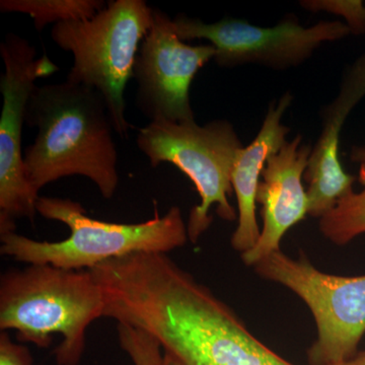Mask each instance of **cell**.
Segmentation results:
<instances>
[{"mask_svg":"<svg viewBox=\"0 0 365 365\" xmlns=\"http://www.w3.org/2000/svg\"><path fill=\"white\" fill-rule=\"evenodd\" d=\"M174 26L182 41L207 40L215 48L213 60L222 68L255 64L273 71H287L311 58L325 43L351 35L343 21H322L304 26L292 14L273 26H255L234 18L207 24L179 14Z\"/></svg>","mask_w":365,"mask_h":365,"instance_id":"cell-9","label":"cell"},{"mask_svg":"<svg viewBox=\"0 0 365 365\" xmlns=\"http://www.w3.org/2000/svg\"><path fill=\"white\" fill-rule=\"evenodd\" d=\"M26 124L37 129L25 150L26 177L34 191L66 177L95 182L101 195L113 198L119 185L114 127L97 91L66 81L36 86Z\"/></svg>","mask_w":365,"mask_h":365,"instance_id":"cell-2","label":"cell"},{"mask_svg":"<svg viewBox=\"0 0 365 365\" xmlns=\"http://www.w3.org/2000/svg\"><path fill=\"white\" fill-rule=\"evenodd\" d=\"M105 297L90 270L29 264L0 277V330L16 331L20 342L55 348L57 365H78L86 350V331L104 318Z\"/></svg>","mask_w":365,"mask_h":365,"instance_id":"cell-3","label":"cell"},{"mask_svg":"<svg viewBox=\"0 0 365 365\" xmlns=\"http://www.w3.org/2000/svg\"><path fill=\"white\" fill-rule=\"evenodd\" d=\"M0 365H33V357L26 346L14 343L7 332L0 333Z\"/></svg>","mask_w":365,"mask_h":365,"instance_id":"cell-18","label":"cell"},{"mask_svg":"<svg viewBox=\"0 0 365 365\" xmlns=\"http://www.w3.org/2000/svg\"><path fill=\"white\" fill-rule=\"evenodd\" d=\"M165 357H167L168 365H184L181 364L179 360L175 359V357L170 356L169 354H165Z\"/></svg>","mask_w":365,"mask_h":365,"instance_id":"cell-21","label":"cell"},{"mask_svg":"<svg viewBox=\"0 0 365 365\" xmlns=\"http://www.w3.org/2000/svg\"><path fill=\"white\" fill-rule=\"evenodd\" d=\"M299 6L313 14L326 13L340 16L351 35L365 34V4L361 0H302Z\"/></svg>","mask_w":365,"mask_h":365,"instance_id":"cell-17","label":"cell"},{"mask_svg":"<svg viewBox=\"0 0 365 365\" xmlns=\"http://www.w3.org/2000/svg\"><path fill=\"white\" fill-rule=\"evenodd\" d=\"M137 146L151 167L173 163L195 185L200 203L190 210L187 230L196 244L210 227V209L222 220L235 222L237 211L228 197L234 192L232 173L235 158L244 148L234 125L225 119L204 125L194 121L158 119L138 129Z\"/></svg>","mask_w":365,"mask_h":365,"instance_id":"cell-6","label":"cell"},{"mask_svg":"<svg viewBox=\"0 0 365 365\" xmlns=\"http://www.w3.org/2000/svg\"><path fill=\"white\" fill-rule=\"evenodd\" d=\"M4 71L0 78L4 98L0 118V235L16 232V220L34 222L39 195L26 177L21 137L26 109L38 78H47L59 68L37 51L28 40L7 34L0 44Z\"/></svg>","mask_w":365,"mask_h":365,"instance_id":"cell-8","label":"cell"},{"mask_svg":"<svg viewBox=\"0 0 365 365\" xmlns=\"http://www.w3.org/2000/svg\"><path fill=\"white\" fill-rule=\"evenodd\" d=\"M312 148L311 144L304 143L302 134H297L268 158L256 196V202L262 206L263 225L256 245L241 255L247 266L254 267L281 251L284 235L309 215V198L302 180Z\"/></svg>","mask_w":365,"mask_h":365,"instance_id":"cell-11","label":"cell"},{"mask_svg":"<svg viewBox=\"0 0 365 365\" xmlns=\"http://www.w3.org/2000/svg\"><path fill=\"white\" fill-rule=\"evenodd\" d=\"M210 44L192 46L180 39L174 20L155 9L150 32L139 48L133 78L137 106L150 121H194L190 88L202 67L215 59Z\"/></svg>","mask_w":365,"mask_h":365,"instance_id":"cell-10","label":"cell"},{"mask_svg":"<svg viewBox=\"0 0 365 365\" xmlns=\"http://www.w3.org/2000/svg\"><path fill=\"white\" fill-rule=\"evenodd\" d=\"M37 213L69 228L60 242H41L16 234L0 235V253L26 264H48L71 270H91L105 262L139 253L168 254L188 241L181 209L173 206L165 215L158 209L151 220L114 223L91 218L81 203L68 198L40 196Z\"/></svg>","mask_w":365,"mask_h":365,"instance_id":"cell-4","label":"cell"},{"mask_svg":"<svg viewBox=\"0 0 365 365\" xmlns=\"http://www.w3.org/2000/svg\"><path fill=\"white\" fill-rule=\"evenodd\" d=\"M294 102L290 91L269 104L260 130L249 145L237 153L232 173V186L237 204V225L232 237V249L244 254L253 248L260 237L257 222L256 196L262 172L268 158L277 153L287 141L289 127L283 117Z\"/></svg>","mask_w":365,"mask_h":365,"instance_id":"cell-13","label":"cell"},{"mask_svg":"<svg viewBox=\"0 0 365 365\" xmlns=\"http://www.w3.org/2000/svg\"><path fill=\"white\" fill-rule=\"evenodd\" d=\"M359 181L364 186L361 191L343 197L330 212L319 218V232L338 246L365 234V165H359Z\"/></svg>","mask_w":365,"mask_h":365,"instance_id":"cell-15","label":"cell"},{"mask_svg":"<svg viewBox=\"0 0 365 365\" xmlns=\"http://www.w3.org/2000/svg\"><path fill=\"white\" fill-rule=\"evenodd\" d=\"M118 340L133 365H168L162 346L150 334L118 323Z\"/></svg>","mask_w":365,"mask_h":365,"instance_id":"cell-16","label":"cell"},{"mask_svg":"<svg viewBox=\"0 0 365 365\" xmlns=\"http://www.w3.org/2000/svg\"><path fill=\"white\" fill-rule=\"evenodd\" d=\"M155 9L144 0H114L85 21L53 26L51 39L73 55L66 81L97 91L107 105L114 130L128 138L124 93L133 78L139 48L150 32Z\"/></svg>","mask_w":365,"mask_h":365,"instance_id":"cell-5","label":"cell"},{"mask_svg":"<svg viewBox=\"0 0 365 365\" xmlns=\"http://www.w3.org/2000/svg\"><path fill=\"white\" fill-rule=\"evenodd\" d=\"M264 279L292 290L309 307L317 339L307 350L309 365H338L352 359L365 334V275L319 271L307 257L276 252L254 266Z\"/></svg>","mask_w":365,"mask_h":365,"instance_id":"cell-7","label":"cell"},{"mask_svg":"<svg viewBox=\"0 0 365 365\" xmlns=\"http://www.w3.org/2000/svg\"><path fill=\"white\" fill-rule=\"evenodd\" d=\"M349 158L351 162L359 163V165H365V144L353 145Z\"/></svg>","mask_w":365,"mask_h":365,"instance_id":"cell-19","label":"cell"},{"mask_svg":"<svg viewBox=\"0 0 365 365\" xmlns=\"http://www.w3.org/2000/svg\"><path fill=\"white\" fill-rule=\"evenodd\" d=\"M365 97V53L346 68L335 98L322 109V131L312 148L304 180L309 184V215L321 218L351 193L356 178L343 169L340 136L350 113Z\"/></svg>","mask_w":365,"mask_h":365,"instance_id":"cell-12","label":"cell"},{"mask_svg":"<svg viewBox=\"0 0 365 365\" xmlns=\"http://www.w3.org/2000/svg\"><path fill=\"white\" fill-rule=\"evenodd\" d=\"M91 271L104 294V318L150 334L184 365H294L167 254L129 255Z\"/></svg>","mask_w":365,"mask_h":365,"instance_id":"cell-1","label":"cell"},{"mask_svg":"<svg viewBox=\"0 0 365 365\" xmlns=\"http://www.w3.org/2000/svg\"><path fill=\"white\" fill-rule=\"evenodd\" d=\"M338 365H365V350L364 351L357 352L352 359Z\"/></svg>","mask_w":365,"mask_h":365,"instance_id":"cell-20","label":"cell"},{"mask_svg":"<svg viewBox=\"0 0 365 365\" xmlns=\"http://www.w3.org/2000/svg\"><path fill=\"white\" fill-rule=\"evenodd\" d=\"M106 6L103 0H1L0 11L26 14L41 32L51 24L88 20Z\"/></svg>","mask_w":365,"mask_h":365,"instance_id":"cell-14","label":"cell"}]
</instances>
